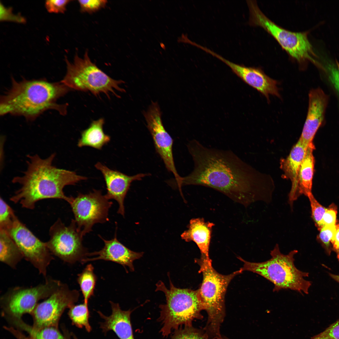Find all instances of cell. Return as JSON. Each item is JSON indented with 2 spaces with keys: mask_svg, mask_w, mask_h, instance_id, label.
I'll return each instance as SVG.
<instances>
[{
  "mask_svg": "<svg viewBox=\"0 0 339 339\" xmlns=\"http://www.w3.org/2000/svg\"><path fill=\"white\" fill-rule=\"evenodd\" d=\"M187 147L194 167L182 177V186L210 187L245 207L261 199L255 171L232 151L208 147L195 139Z\"/></svg>",
  "mask_w": 339,
  "mask_h": 339,
  "instance_id": "cell-1",
  "label": "cell"
},
{
  "mask_svg": "<svg viewBox=\"0 0 339 339\" xmlns=\"http://www.w3.org/2000/svg\"><path fill=\"white\" fill-rule=\"evenodd\" d=\"M27 156V168L23 175L15 177L12 180L20 187L10 197V200L29 209H34L37 202L46 199L63 200L70 204L73 197L65 194L64 187L75 185L87 178L53 165L55 153L45 159L37 154Z\"/></svg>",
  "mask_w": 339,
  "mask_h": 339,
  "instance_id": "cell-2",
  "label": "cell"
},
{
  "mask_svg": "<svg viewBox=\"0 0 339 339\" xmlns=\"http://www.w3.org/2000/svg\"><path fill=\"white\" fill-rule=\"evenodd\" d=\"M70 90L61 82L51 83L43 79L18 81L12 78L11 88L0 98V115L22 116L30 121L49 110L64 115L66 105L58 104L57 101Z\"/></svg>",
  "mask_w": 339,
  "mask_h": 339,
  "instance_id": "cell-3",
  "label": "cell"
},
{
  "mask_svg": "<svg viewBox=\"0 0 339 339\" xmlns=\"http://www.w3.org/2000/svg\"><path fill=\"white\" fill-rule=\"evenodd\" d=\"M196 262L200 266L203 280L197 290L203 310L207 315L203 328L209 339H221L220 328L225 316L224 297L228 285L236 275L242 272L240 269L228 275L218 272L212 266L210 258L201 256Z\"/></svg>",
  "mask_w": 339,
  "mask_h": 339,
  "instance_id": "cell-4",
  "label": "cell"
},
{
  "mask_svg": "<svg viewBox=\"0 0 339 339\" xmlns=\"http://www.w3.org/2000/svg\"><path fill=\"white\" fill-rule=\"evenodd\" d=\"M298 251L294 250L285 255L280 251L276 244L270 252L271 258L264 262H254L238 258L244 263L240 269L243 272L248 271L256 273L272 282L274 285L273 292L290 289L302 294H308L311 282L306 280L308 272L298 269L294 263V256Z\"/></svg>",
  "mask_w": 339,
  "mask_h": 339,
  "instance_id": "cell-5",
  "label": "cell"
},
{
  "mask_svg": "<svg viewBox=\"0 0 339 339\" xmlns=\"http://www.w3.org/2000/svg\"><path fill=\"white\" fill-rule=\"evenodd\" d=\"M170 280L169 289L161 281L156 284V291L163 292L166 299V304L159 306L158 319L162 325L160 331L165 337L180 328L192 325L195 320L203 318L197 290L177 288Z\"/></svg>",
  "mask_w": 339,
  "mask_h": 339,
  "instance_id": "cell-6",
  "label": "cell"
},
{
  "mask_svg": "<svg viewBox=\"0 0 339 339\" xmlns=\"http://www.w3.org/2000/svg\"><path fill=\"white\" fill-rule=\"evenodd\" d=\"M67 71L61 82L70 89L89 91L97 95L104 93L108 97L110 93L119 96L115 91L124 92L120 87L123 81L111 78L92 62L86 51L83 58L77 54L73 63L65 58Z\"/></svg>",
  "mask_w": 339,
  "mask_h": 339,
  "instance_id": "cell-7",
  "label": "cell"
},
{
  "mask_svg": "<svg viewBox=\"0 0 339 339\" xmlns=\"http://www.w3.org/2000/svg\"><path fill=\"white\" fill-rule=\"evenodd\" d=\"M252 24L260 26L270 34L289 55L299 63L307 60L315 62L312 46L305 32H296L280 27L268 19L255 1L247 2Z\"/></svg>",
  "mask_w": 339,
  "mask_h": 339,
  "instance_id": "cell-8",
  "label": "cell"
},
{
  "mask_svg": "<svg viewBox=\"0 0 339 339\" xmlns=\"http://www.w3.org/2000/svg\"><path fill=\"white\" fill-rule=\"evenodd\" d=\"M62 282L46 277L44 283L31 287H15L9 289L0 298L3 312L8 317L21 318L31 315L40 300L46 299L60 287Z\"/></svg>",
  "mask_w": 339,
  "mask_h": 339,
  "instance_id": "cell-9",
  "label": "cell"
},
{
  "mask_svg": "<svg viewBox=\"0 0 339 339\" xmlns=\"http://www.w3.org/2000/svg\"><path fill=\"white\" fill-rule=\"evenodd\" d=\"M49 234L45 242L52 255L71 264L87 258L89 252L83 245V236L74 219L66 226L58 218L50 227Z\"/></svg>",
  "mask_w": 339,
  "mask_h": 339,
  "instance_id": "cell-10",
  "label": "cell"
},
{
  "mask_svg": "<svg viewBox=\"0 0 339 339\" xmlns=\"http://www.w3.org/2000/svg\"><path fill=\"white\" fill-rule=\"evenodd\" d=\"M112 204L100 190L79 193L73 197L70 204L78 228L83 236L92 230L94 224L109 221V211Z\"/></svg>",
  "mask_w": 339,
  "mask_h": 339,
  "instance_id": "cell-11",
  "label": "cell"
},
{
  "mask_svg": "<svg viewBox=\"0 0 339 339\" xmlns=\"http://www.w3.org/2000/svg\"><path fill=\"white\" fill-rule=\"evenodd\" d=\"M79 296L78 291L70 290L67 284L62 283L50 296L36 305L31 314L33 320L32 327L35 329L49 326L58 328L64 310L75 304Z\"/></svg>",
  "mask_w": 339,
  "mask_h": 339,
  "instance_id": "cell-12",
  "label": "cell"
},
{
  "mask_svg": "<svg viewBox=\"0 0 339 339\" xmlns=\"http://www.w3.org/2000/svg\"><path fill=\"white\" fill-rule=\"evenodd\" d=\"M16 244L24 258L45 278L47 267L54 259L43 242L17 217L7 231Z\"/></svg>",
  "mask_w": 339,
  "mask_h": 339,
  "instance_id": "cell-13",
  "label": "cell"
},
{
  "mask_svg": "<svg viewBox=\"0 0 339 339\" xmlns=\"http://www.w3.org/2000/svg\"><path fill=\"white\" fill-rule=\"evenodd\" d=\"M144 116L157 152L167 170L174 175L178 187L180 186L182 177L178 174L175 165L172 151L173 140L163 124L158 103L152 102Z\"/></svg>",
  "mask_w": 339,
  "mask_h": 339,
  "instance_id": "cell-14",
  "label": "cell"
},
{
  "mask_svg": "<svg viewBox=\"0 0 339 339\" xmlns=\"http://www.w3.org/2000/svg\"><path fill=\"white\" fill-rule=\"evenodd\" d=\"M96 168L102 173L106 186L107 193L105 195L109 200L114 199L119 205L117 213L124 216V201L131 183L135 180H140L148 174L140 173L129 176L116 170L110 169L98 162Z\"/></svg>",
  "mask_w": 339,
  "mask_h": 339,
  "instance_id": "cell-15",
  "label": "cell"
},
{
  "mask_svg": "<svg viewBox=\"0 0 339 339\" xmlns=\"http://www.w3.org/2000/svg\"><path fill=\"white\" fill-rule=\"evenodd\" d=\"M207 52L219 59L229 66L233 72L246 83L260 92L269 100L270 94L279 97L276 81L259 68L248 67L234 63L210 49Z\"/></svg>",
  "mask_w": 339,
  "mask_h": 339,
  "instance_id": "cell-16",
  "label": "cell"
},
{
  "mask_svg": "<svg viewBox=\"0 0 339 339\" xmlns=\"http://www.w3.org/2000/svg\"><path fill=\"white\" fill-rule=\"evenodd\" d=\"M328 101V96L321 89H313L309 92L307 116L299 139L306 147L312 142L323 121Z\"/></svg>",
  "mask_w": 339,
  "mask_h": 339,
  "instance_id": "cell-17",
  "label": "cell"
},
{
  "mask_svg": "<svg viewBox=\"0 0 339 339\" xmlns=\"http://www.w3.org/2000/svg\"><path fill=\"white\" fill-rule=\"evenodd\" d=\"M99 236L104 242V247L99 251L89 252L88 256H95V257L85 258L81 261L82 264L102 260L119 264L125 268L127 266L131 271H134L133 262L142 257L143 252H135L127 248L117 239L116 232L114 238L109 240L104 239L100 235Z\"/></svg>",
  "mask_w": 339,
  "mask_h": 339,
  "instance_id": "cell-18",
  "label": "cell"
},
{
  "mask_svg": "<svg viewBox=\"0 0 339 339\" xmlns=\"http://www.w3.org/2000/svg\"><path fill=\"white\" fill-rule=\"evenodd\" d=\"M111 314L107 316L100 311H97L103 321L100 323L102 332L106 334L113 331L119 339H134L131 320L132 311L122 310L118 303L110 301Z\"/></svg>",
  "mask_w": 339,
  "mask_h": 339,
  "instance_id": "cell-19",
  "label": "cell"
},
{
  "mask_svg": "<svg viewBox=\"0 0 339 339\" xmlns=\"http://www.w3.org/2000/svg\"><path fill=\"white\" fill-rule=\"evenodd\" d=\"M307 147L304 146L299 139L293 147L289 155L281 161V168L284 175L292 183L288 195L289 203L292 207L293 202L299 197L298 189L299 173Z\"/></svg>",
  "mask_w": 339,
  "mask_h": 339,
  "instance_id": "cell-20",
  "label": "cell"
},
{
  "mask_svg": "<svg viewBox=\"0 0 339 339\" xmlns=\"http://www.w3.org/2000/svg\"><path fill=\"white\" fill-rule=\"evenodd\" d=\"M214 225L213 223L206 222L203 218H192L190 221L188 229L181 234V238L186 242H194L199 249L201 256L209 258V245Z\"/></svg>",
  "mask_w": 339,
  "mask_h": 339,
  "instance_id": "cell-21",
  "label": "cell"
},
{
  "mask_svg": "<svg viewBox=\"0 0 339 339\" xmlns=\"http://www.w3.org/2000/svg\"><path fill=\"white\" fill-rule=\"evenodd\" d=\"M104 120L102 118L93 121L87 128L82 132L78 146L80 148L88 146L101 149L110 140V137L104 132Z\"/></svg>",
  "mask_w": 339,
  "mask_h": 339,
  "instance_id": "cell-22",
  "label": "cell"
},
{
  "mask_svg": "<svg viewBox=\"0 0 339 339\" xmlns=\"http://www.w3.org/2000/svg\"><path fill=\"white\" fill-rule=\"evenodd\" d=\"M315 148L313 142L309 145L301 164L298 182V197L302 194L308 197L312 194V179L314 166V158L313 152Z\"/></svg>",
  "mask_w": 339,
  "mask_h": 339,
  "instance_id": "cell-23",
  "label": "cell"
},
{
  "mask_svg": "<svg viewBox=\"0 0 339 339\" xmlns=\"http://www.w3.org/2000/svg\"><path fill=\"white\" fill-rule=\"evenodd\" d=\"M24 258L21 251L7 232L0 229V261L13 269Z\"/></svg>",
  "mask_w": 339,
  "mask_h": 339,
  "instance_id": "cell-24",
  "label": "cell"
},
{
  "mask_svg": "<svg viewBox=\"0 0 339 339\" xmlns=\"http://www.w3.org/2000/svg\"><path fill=\"white\" fill-rule=\"evenodd\" d=\"M8 319L16 327L26 332L33 339H70V336H63L57 327L49 326L35 329L25 323L21 318Z\"/></svg>",
  "mask_w": 339,
  "mask_h": 339,
  "instance_id": "cell-25",
  "label": "cell"
},
{
  "mask_svg": "<svg viewBox=\"0 0 339 339\" xmlns=\"http://www.w3.org/2000/svg\"><path fill=\"white\" fill-rule=\"evenodd\" d=\"M94 269L92 265L89 264L78 275L77 281L83 297V302L88 304L89 299L94 295L97 280Z\"/></svg>",
  "mask_w": 339,
  "mask_h": 339,
  "instance_id": "cell-26",
  "label": "cell"
},
{
  "mask_svg": "<svg viewBox=\"0 0 339 339\" xmlns=\"http://www.w3.org/2000/svg\"><path fill=\"white\" fill-rule=\"evenodd\" d=\"M69 309L68 314L72 324L79 328H84L88 332L92 330L89 321V312L88 304L73 305Z\"/></svg>",
  "mask_w": 339,
  "mask_h": 339,
  "instance_id": "cell-27",
  "label": "cell"
},
{
  "mask_svg": "<svg viewBox=\"0 0 339 339\" xmlns=\"http://www.w3.org/2000/svg\"><path fill=\"white\" fill-rule=\"evenodd\" d=\"M171 339H209L203 329L192 325L182 327L175 331Z\"/></svg>",
  "mask_w": 339,
  "mask_h": 339,
  "instance_id": "cell-28",
  "label": "cell"
},
{
  "mask_svg": "<svg viewBox=\"0 0 339 339\" xmlns=\"http://www.w3.org/2000/svg\"><path fill=\"white\" fill-rule=\"evenodd\" d=\"M13 209L1 197L0 198V229L7 231L17 218Z\"/></svg>",
  "mask_w": 339,
  "mask_h": 339,
  "instance_id": "cell-29",
  "label": "cell"
},
{
  "mask_svg": "<svg viewBox=\"0 0 339 339\" xmlns=\"http://www.w3.org/2000/svg\"><path fill=\"white\" fill-rule=\"evenodd\" d=\"M319 231V239L327 253L330 255L332 249L331 245V241L333 239L336 233V225L323 226Z\"/></svg>",
  "mask_w": 339,
  "mask_h": 339,
  "instance_id": "cell-30",
  "label": "cell"
},
{
  "mask_svg": "<svg viewBox=\"0 0 339 339\" xmlns=\"http://www.w3.org/2000/svg\"><path fill=\"white\" fill-rule=\"evenodd\" d=\"M311 210V217L317 227L325 213L326 209L315 199L312 194L308 196Z\"/></svg>",
  "mask_w": 339,
  "mask_h": 339,
  "instance_id": "cell-31",
  "label": "cell"
},
{
  "mask_svg": "<svg viewBox=\"0 0 339 339\" xmlns=\"http://www.w3.org/2000/svg\"><path fill=\"white\" fill-rule=\"evenodd\" d=\"M337 207L334 203L326 209L325 213L317 228L319 230L323 226L336 225V223Z\"/></svg>",
  "mask_w": 339,
  "mask_h": 339,
  "instance_id": "cell-32",
  "label": "cell"
},
{
  "mask_svg": "<svg viewBox=\"0 0 339 339\" xmlns=\"http://www.w3.org/2000/svg\"><path fill=\"white\" fill-rule=\"evenodd\" d=\"M81 12L92 13L95 12L105 7L107 3L106 0H79Z\"/></svg>",
  "mask_w": 339,
  "mask_h": 339,
  "instance_id": "cell-33",
  "label": "cell"
},
{
  "mask_svg": "<svg viewBox=\"0 0 339 339\" xmlns=\"http://www.w3.org/2000/svg\"><path fill=\"white\" fill-rule=\"evenodd\" d=\"M310 339H339V319Z\"/></svg>",
  "mask_w": 339,
  "mask_h": 339,
  "instance_id": "cell-34",
  "label": "cell"
},
{
  "mask_svg": "<svg viewBox=\"0 0 339 339\" xmlns=\"http://www.w3.org/2000/svg\"><path fill=\"white\" fill-rule=\"evenodd\" d=\"M0 20L1 21H10L24 23L25 22L24 17L20 14H15L12 12L11 7L6 8L0 3Z\"/></svg>",
  "mask_w": 339,
  "mask_h": 339,
  "instance_id": "cell-35",
  "label": "cell"
},
{
  "mask_svg": "<svg viewBox=\"0 0 339 339\" xmlns=\"http://www.w3.org/2000/svg\"><path fill=\"white\" fill-rule=\"evenodd\" d=\"M325 65L329 80L339 93V65L328 62Z\"/></svg>",
  "mask_w": 339,
  "mask_h": 339,
  "instance_id": "cell-36",
  "label": "cell"
},
{
  "mask_svg": "<svg viewBox=\"0 0 339 339\" xmlns=\"http://www.w3.org/2000/svg\"><path fill=\"white\" fill-rule=\"evenodd\" d=\"M70 1L67 0H48L45 3V7L50 13H64L67 5Z\"/></svg>",
  "mask_w": 339,
  "mask_h": 339,
  "instance_id": "cell-37",
  "label": "cell"
},
{
  "mask_svg": "<svg viewBox=\"0 0 339 339\" xmlns=\"http://www.w3.org/2000/svg\"><path fill=\"white\" fill-rule=\"evenodd\" d=\"M336 232L333 239L331 241L333 250L336 252L339 261V222L336 225Z\"/></svg>",
  "mask_w": 339,
  "mask_h": 339,
  "instance_id": "cell-38",
  "label": "cell"
},
{
  "mask_svg": "<svg viewBox=\"0 0 339 339\" xmlns=\"http://www.w3.org/2000/svg\"><path fill=\"white\" fill-rule=\"evenodd\" d=\"M4 329L12 334L17 339H33L30 336H27L21 332L19 329L13 327L4 326Z\"/></svg>",
  "mask_w": 339,
  "mask_h": 339,
  "instance_id": "cell-39",
  "label": "cell"
},
{
  "mask_svg": "<svg viewBox=\"0 0 339 339\" xmlns=\"http://www.w3.org/2000/svg\"><path fill=\"white\" fill-rule=\"evenodd\" d=\"M330 276L334 280L339 283V275L329 273Z\"/></svg>",
  "mask_w": 339,
  "mask_h": 339,
  "instance_id": "cell-40",
  "label": "cell"
},
{
  "mask_svg": "<svg viewBox=\"0 0 339 339\" xmlns=\"http://www.w3.org/2000/svg\"><path fill=\"white\" fill-rule=\"evenodd\" d=\"M221 339H231L227 336H224L222 335V338Z\"/></svg>",
  "mask_w": 339,
  "mask_h": 339,
  "instance_id": "cell-41",
  "label": "cell"
}]
</instances>
